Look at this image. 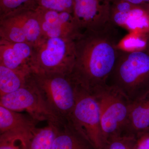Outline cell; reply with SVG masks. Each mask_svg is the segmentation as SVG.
Segmentation results:
<instances>
[{"mask_svg": "<svg viewBox=\"0 0 149 149\" xmlns=\"http://www.w3.org/2000/svg\"><path fill=\"white\" fill-rule=\"evenodd\" d=\"M113 26L81 32L74 40L75 63L71 74L90 92L107 83L118 57Z\"/></svg>", "mask_w": 149, "mask_h": 149, "instance_id": "cell-1", "label": "cell"}, {"mask_svg": "<svg viewBox=\"0 0 149 149\" xmlns=\"http://www.w3.org/2000/svg\"><path fill=\"white\" fill-rule=\"evenodd\" d=\"M132 102L149 92V52L121 51L107 81Z\"/></svg>", "mask_w": 149, "mask_h": 149, "instance_id": "cell-2", "label": "cell"}, {"mask_svg": "<svg viewBox=\"0 0 149 149\" xmlns=\"http://www.w3.org/2000/svg\"><path fill=\"white\" fill-rule=\"evenodd\" d=\"M31 77L48 106L67 122L74 108L79 85L71 73L33 72Z\"/></svg>", "mask_w": 149, "mask_h": 149, "instance_id": "cell-3", "label": "cell"}, {"mask_svg": "<svg viewBox=\"0 0 149 149\" xmlns=\"http://www.w3.org/2000/svg\"><path fill=\"white\" fill-rule=\"evenodd\" d=\"M91 93L98 105L102 131L107 144L111 138L124 134L131 102L117 88L107 83Z\"/></svg>", "mask_w": 149, "mask_h": 149, "instance_id": "cell-4", "label": "cell"}, {"mask_svg": "<svg viewBox=\"0 0 149 149\" xmlns=\"http://www.w3.org/2000/svg\"><path fill=\"white\" fill-rule=\"evenodd\" d=\"M67 122L93 149H105L106 143L102 131L98 105L92 93L79 84L74 108Z\"/></svg>", "mask_w": 149, "mask_h": 149, "instance_id": "cell-5", "label": "cell"}, {"mask_svg": "<svg viewBox=\"0 0 149 149\" xmlns=\"http://www.w3.org/2000/svg\"><path fill=\"white\" fill-rule=\"evenodd\" d=\"M75 60L74 40L45 38L35 47L32 72L71 74Z\"/></svg>", "mask_w": 149, "mask_h": 149, "instance_id": "cell-6", "label": "cell"}, {"mask_svg": "<svg viewBox=\"0 0 149 149\" xmlns=\"http://www.w3.org/2000/svg\"><path fill=\"white\" fill-rule=\"evenodd\" d=\"M0 106L14 111L26 112L38 122L46 121L58 127H61L66 123L48 106L32 81L31 74L23 87L0 97Z\"/></svg>", "mask_w": 149, "mask_h": 149, "instance_id": "cell-7", "label": "cell"}, {"mask_svg": "<svg viewBox=\"0 0 149 149\" xmlns=\"http://www.w3.org/2000/svg\"><path fill=\"white\" fill-rule=\"evenodd\" d=\"M36 9L21 10L0 18V40L38 45L45 38Z\"/></svg>", "mask_w": 149, "mask_h": 149, "instance_id": "cell-8", "label": "cell"}, {"mask_svg": "<svg viewBox=\"0 0 149 149\" xmlns=\"http://www.w3.org/2000/svg\"><path fill=\"white\" fill-rule=\"evenodd\" d=\"M111 0H73L72 15L80 32L97 31L113 25Z\"/></svg>", "mask_w": 149, "mask_h": 149, "instance_id": "cell-9", "label": "cell"}, {"mask_svg": "<svg viewBox=\"0 0 149 149\" xmlns=\"http://www.w3.org/2000/svg\"><path fill=\"white\" fill-rule=\"evenodd\" d=\"M36 10L44 38H62L74 40L81 33L72 13L39 6Z\"/></svg>", "mask_w": 149, "mask_h": 149, "instance_id": "cell-10", "label": "cell"}, {"mask_svg": "<svg viewBox=\"0 0 149 149\" xmlns=\"http://www.w3.org/2000/svg\"><path fill=\"white\" fill-rule=\"evenodd\" d=\"M35 47L26 43L0 40V65L31 73Z\"/></svg>", "mask_w": 149, "mask_h": 149, "instance_id": "cell-11", "label": "cell"}, {"mask_svg": "<svg viewBox=\"0 0 149 149\" xmlns=\"http://www.w3.org/2000/svg\"><path fill=\"white\" fill-rule=\"evenodd\" d=\"M149 132V92L131 102L123 135L135 137Z\"/></svg>", "mask_w": 149, "mask_h": 149, "instance_id": "cell-12", "label": "cell"}, {"mask_svg": "<svg viewBox=\"0 0 149 149\" xmlns=\"http://www.w3.org/2000/svg\"><path fill=\"white\" fill-rule=\"evenodd\" d=\"M14 111L0 106V133L7 132L32 134L38 121L28 114Z\"/></svg>", "mask_w": 149, "mask_h": 149, "instance_id": "cell-13", "label": "cell"}, {"mask_svg": "<svg viewBox=\"0 0 149 149\" xmlns=\"http://www.w3.org/2000/svg\"><path fill=\"white\" fill-rule=\"evenodd\" d=\"M52 149H93L88 141L67 122L58 128Z\"/></svg>", "mask_w": 149, "mask_h": 149, "instance_id": "cell-14", "label": "cell"}, {"mask_svg": "<svg viewBox=\"0 0 149 149\" xmlns=\"http://www.w3.org/2000/svg\"><path fill=\"white\" fill-rule=\"evenodd\" d=\"M31 73L14 70L0 65V97L13 93L23 87Z\"/></svg>", "mask_w": 149, "mask_h": 149, "instance_id": "cell-15", "label": "cell"}, {"mask_svg": "<svg viewBox=\"0 0 149 149\" xmlns=\"http://www.w3.org/2000/svg\"><path fill=\"white\" fill-rule=\"evenodd\" d=\"M58 128L48 123L46 127L37 128L30 139L28 149H52Z\"/></svg>", "mask_w": 149, "mask_h": 149, "instance_id": "cell-16", "label": "cell"}, {"mask_svg": "<svg viewBox=\"0 0 149 149\" xmlns=\"http://www.w3.org/2000/svg\"><path fill=\"white\" fill-rule=\"evenodd\" d=\"M33 133L7 132L1 134L0 149H28Z\"/></svg>", "mask_w": 149, "mask_h": 149, "instance_id": "cell-17", "label": "cell"}, {"mask_svg": "<svg viewBox=\"0 0 149 149\" xmlns=\"http://www.w3.org/2000/svg\"><path fill=\"white\" fill-rule=\"evenodd\" d=\"M37 7L35 0H0V18L21 10Z\"/></svg>", "mask_w": 149, "mask_h": 149, "instance_id": "cell-18", "label": "cell"}, {"mask_svg": "<svg viewBox=\"0 0 149 149\" xmlns=\"http://www.w3.org/2000/svg\"><path fill=\"white\" fill-rule=\"evenodd\" d=\"M37 6L72 14L73 0H35Z\"/></svg>", "mask_w": 149, "mask_h": 149, "instance_id": "cell-19", "label": "cell"}, {"mask_svg": "<svg viewBox=\"0 0 149 149\" xmlns=\"http://www.w3.org/2000/svg\"><path fill=\"white\" fill-rule=\"evenodd\" d=\"M136 138L130 135H123L110 139L105 149H134Z\"/></svg>", "mask_w": 149, "mask_h": 149, "instance_id": "cell-20", "label": "cell"}, {"mask_svg": "<svg viewBox=\"0 0 149 149\" xmlns=\"http://www.w3.org/2000/svg\"><path fill=\"white\" fill-rule=\"evenodd\" d=\"M134 149H149V132L136 137Z\"/></svg>", "mask_w": 149, "mask_h": 149, "instance_id": "cell-21", "label": "cell"}, {"mask_svg": "<svg viewBox=\"0 0 149 149\" xmlns=\"http://www.w3.org/2000/svg\"><path fill=\"white\" fill-rule=\"evenodd\" d=\"M111 1H118V0H111ZM122 1H126L136 5L146 6L149 4V0H122Z\"/></svg>", "mask_w": 149, "mask_h": 149, "instance_id": "cell-22", "label": "cell"}, {"mask_svg": "<svg viewBox=\"0 0 149 149\" xmlns=\"http://www.w3.org/2000/svg\"><path fill=\"white\" fill-rule=\"evenodd\" d=\"M146 8L149 17V4L146 5ZM146 42V47H145V49L149 52V26L148 29V33H147Z\"/></svg>", "mask_w": 149, "mask_h": 149, "instance_id": "cell-23", "label": "cell"}]
</instances>
